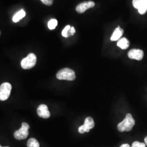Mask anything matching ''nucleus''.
Segmentation results:
<instances>
[{"label":"nucleus","instance_id":"nucleus-1","mask_svg":"<svg viewBox=\"0 0 147 147\" xmlns=\"http://www.w3.org/2000/svg\"><path fill=\"white\" fill-rule=\"evenodd\" d=\"M135 124V121L130 113L126 115L125 118L120 122L118 125L117 129L120 132L130 131Z\"/></svg>","mask_w":147,"mask_h":147},{"label":"nucleus","instance_id":"nucleus-2","mask_svg":"<svg viewBox=\"0 0 147 147\" xmlns=\"http://www.w3.org/2000/svg\"><path fill=\"white\" fill-rule=\"evenodd\" d=\"M56 78L60 80L73 81L76 78V75L72 69L66 68L59 70L56 74Z\"/></svg>","mask_w":147,"mask_h":147},{"label":"nucleus","instance_id":"nucleus-3","mask_svg":"<svg viewBox=\"0 0 147 147\" xmlns=\"http://www.w3.org/2000/svg\"><path fill=\"white\" fill-rule=\"evenodd\" d=\"M37 62V57L35 54L31 53L21 62V67L24 69H30L34 67Z\"/></svg>","mask_w":147,"mask_h":147},{"label":"nucleus","instance_id":"nucleus-4","mask_svg":"<svg viewBox=\"0 0 147 147\" xmlns=\"http://www.w3.org/2000/svg\"><path fill=\"white\" fill-rule=\"evenodd\" d=\"M29 129L30 125L28 124H27L26 123L23 122L22 123V125L20 129L14 132V136L16 140H18L26 139L29 134Z\"/></svg>","mask_w":147,"mask_h":147},{"label":"nucleus","instance_id":"nucleus-5","mask_svg":"<svg viewBox=\"0 0 147 147\" xmlns=\"http://www.w3.org/2000/svg\"><path fill=\"white\" fill-rule=\"evenodd\" d=\"M11 85L8 82H5L0 86V100L5 101L8 99L11 94Z\"/></svg>","mask_w":147,"mask_h":147},{"label":"nucleus","instance_id":"nucleus-6","mask_svg":"<svg viewBox=\"0 0 147 147\" xmlns=\"http://www.w3.org/2000/svg\"><path fill=\"white\" fill-rule=\"evenodd\" d=\"M94 121L91 117H87L84 121V125L79 127V132L80 134H84L85 132H89L90 129L94 127Z\"/></svg>","mask_w":147,"mask_h":147},{"label":"nucleus","instance_id":"nucleus-7","mask_svg":"<svg viewBox=\"0 0 147 147\" xmlns=\"http://www.w3.org/2000/svg\"><path fill=\"white\" fill-rule=\"evenodd\" d=\"M133 6L138 9L140 14H144L147 11V0H133Z\"/></svg>","mask_w":147,"mask_h":147},{"label":"nucleus","instance_id":"nucleus-8","mask_svg":"<svg viewBox=\"0 0 147 147\" xmlns=\"http://www.w3.org/2000/svg\"><path fill=\"white\" fill-rule=\"evenodd\" d=\"M95 3L93 1H89L87 2H84L80 3L76 8V11L80 14L84 13L85 11L89 8L94 7Z\"/></svg>","mask_w":147,"mask_h":147},{"label":"nucleus","instance_id":"nucleus-9","mask_svg":"<svg viewBox=\"0 0 147 147\" xmlns=\"http://www.w3.org/2000/svg\"><path fill=\"white\" fill-rule=\"evenodd\" d=\"M37 114L40 117L45 119L49 118L50 117V112H49L48 107L45 104H41L37 108Z\"/></svg>","mask_w":147,"mask_h":147},{"label":"nucleus","instance_id":"nucleus-10","mask_svg":"<svg viewBox=\"0 0 147 147\" xmlns=\"http://www.w3.org/2000/svg\"><path fill=\"white\" fill-rule=\"evenodd\" d=\"M128 57L130 59L141 61L143 58V51L140 49H132L128 53Z\"/></svg>","mask_w":147,"mask_h":147},{"label":"nucleus","instance_id":"nucleus-11","mask_svg":"<svg viewBox=\"0 0 147 147\" xmlns=\"http://www.w3.org/2000/svg\"><path fill=\"white\" fill-rule=\"evenodd\" d=\"M123 33H124L123 30L120 27H118L115 29V31L113 32L112 36L111 37V40L116 41L119 40L121 38V37L122 36Z\"/></svg>","mask_w":147,"mask_h":147},{"label":"nucleus","instance_id":"nucleus-12","mask_svg":"<svg viewBox=\"0 0 147 147\" xmlns=\"http://www.w3.org/2000/svg\"><path fill=\"white\" fill-rule=\"evenodd\" d=\"M117 46L123 50L127 49L130 46V42L125 38H122L117 42Z\"/></svg>","mask_w":147,"mask_h":147},{"label":"nucleus","instance_id":"nucleus-13","mask_svg":"<svg viewBox=\"0 0 147 147\" xmlns=\"http://www.w3.org/2000/svg\"><path fill=\"white\" fill-rule=\"evenodd\" d=\"M26 16V13L23 9H21V11H19L18 13H16V14L14 16L13 18V21L14 22H17L22 19L24 17Z\"/></svg>","mask_w":147,"mask_h":147},{"label":"nucleus","instance_id":"nucleus-14","mask_svg":"<svg viewBox=\"0 0 147 147\" xmlns=\"http://www.w3.org/2000/svg\"><path fill=\"white\" fill-rule=\"evenodd\" d=\"M27 146V147H39L40 144L36 138H31L28 140Z\"/></svg>","mask_w":147,"mask_h":147},{"label":"nucleus","instance_id":"nucleus-15","mask_svg":"<svg viewBox=\"0 0 147 147\" xmlns=\"http://www.w3.org/2000/svg\"><path fill=\"white\" fill-rule=\"evenodd\" d=\"M57 20L55 19H52L48 22V27L50 30H54L57 25Z\"/></svg>","mask_w":147,"mask_h":147},{"label":"nucleus","instance_id":"nucleus-16","mask_svg":"<svg viewBox=\"0 0 147 147\" xmlns=\"http://www.w3.org/2000/svg\"><path fill=\"white\" fill-rule=\"evenodd\" d=\"M71 28V26L70 25H67L63 29L62 32V34L63 37H65V38H68V33L69 30H70V28Z\"/></svg>","mask_w":147,"mask_h":147},{"label":"nucleus","instance_id":"nucleus-17","mask_svg":"<svg viewBox=\"0 0 147 147\" xmlns=\"http://www.w3.org/2000/svg\"><path fill=\"white\" fill-rule=\"evenodd\" d=\"M146 144L144 143H141V142L135 141L132 144L131 147H146Z\"/></svg>","mask_w":147,"mask_h":147},{"label":"nucleus","instance_id":"nucleus-18","mask_svg":"<svg viewBox=\"0 0 147 147\" xmlns=\"http://www.w3.org/2000/svg\"><path fill=\"white\" fill-rule=\"evenodd\" d=\"M75 33V30L74 27H71L70 30H69L68 33V36L70 37L71 36H73L74 33Z\"/></svg>","mask_w":147,"mask_h":147},{"label":"nucleus","instance_id":"nucleus-19","mask_svg":"<svg viewBox=\"0 0 147 147\" xmlns=\"http://www.w3.org/2000/svg\"><path fill=\"white\" fill-rule=\"evenodd\" d=\"M44 5H52L53 0H40Z\"/></svg>","mask_w":147,"mask_h":147},{"label":"nucleus","instance_id":"nucleus-20","mask_svg":"<svg viewBox=\"0 0 147 147\" xmlns=\"http://www.w3.org/2000/svg\"><path fill=\"white\" fill-rule=\"evenodd\" d=\"M120 147H130V146L128 144H123Z\"/></svg>","mask_w":147,"mask_h":147},{"label":"nucleus","instance_id":"nucleus-21","mask_svg":"<svg viewBox=\"0 0 147 147\" xmlns=\"http://www.w3.org/2000/svg\"><path fill=\"white\" fill-rule=\"evenodd\" d=\"M144 142H145V144L147 146V136L146 137L144 138Z\"/></svg>","mask_w":147,"mask_h":147},{"label":"nucleus","instance_id":"nucleus-22","mask_svg":"<svg viewBox=\"0 0 147 147\" xmlns=\"http://www.w3.org/2000/svg\"><path fill=\"white\" fill-rule=\"evenodd\" d=\"M0 147H2V146H0Z\"/></svg>","mask_w":147,"mask_h":147}]
</instances>
